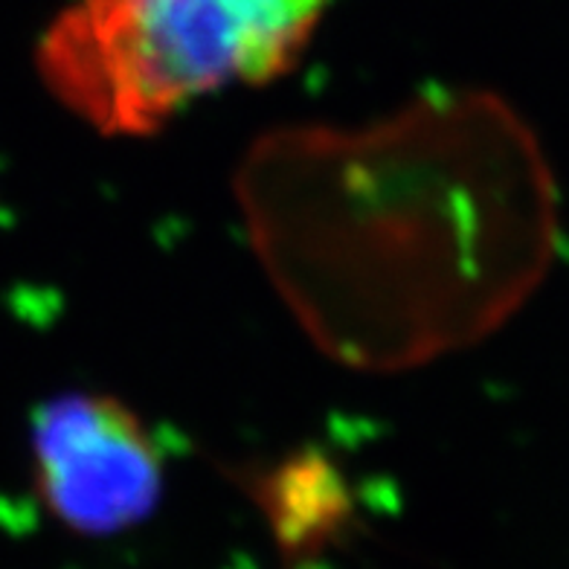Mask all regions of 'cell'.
Returning a JSON list of instances; mask_svg holds the SVG:
<instances>
[{
  "label": "cell",
  "mask_w": 569,
  "mask_h": 569,
  "mask_svg": "<svg viewBox=\"0 0 569 569\" xmlns=\"http://www.w3.org/2000/svg\"><path fill=\"white\" fill-rule=\"evenodd\" d=\"M36 488L47 511L88 538H108L149 520L163 497L158 439L120 398L61 392L30 425Z\"/></svg>",
  "instance_id": "obj_3"
},
{
  "label": "cell",
  "mask_w": 569,
  "mask_h": 569,
  "mask_svg": "<svg viewBox=\"0 0 569 569\" xmlns=\"http://www.w3.org/2000/svg\"><path fill=\"white\" fill-rule=\"evenodd\" d=\"M239 203L308 338L369 372L480 340L552 253L543 160L486 93H430L369 126L279 128L241 163Z\"/></svg>",
  "instance_id": "obj_1"
},
{
  "label": "cell",
  "mask_w": 569,
  "mask_h": 569,
  "mask_svg": "<svg viewBox=\"0 0 569 569\" xmlns=\"http://www.w3.org/2000/svg\"><path fill=\"white\" fill-rule=\"evenodd\" d=\"M329 0H73L38 41L59 106L111 137L154 134L196 99L300 59Z\"/></svg>",
  "instance_id": "obj_2"
}]
</instances>
